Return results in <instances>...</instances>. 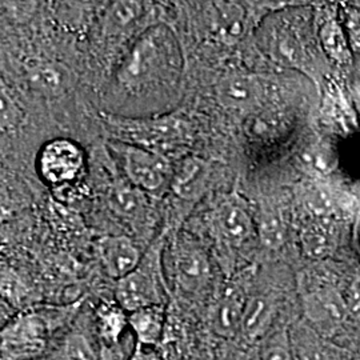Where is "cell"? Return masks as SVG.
<instances>
[{
	"label": "cell",
	"instance_id": "14",
	"mask_svg": "<svg viewBox=\"0 0 360 360\" xmlns=\"http://www.w3.org/2000/svg\"><path fill=\"white\" fill-rule=\"evenodd\" d=\"M210 174L211 167L206 160L195 156L186 158L179 167L174 169L169 186L181 199L195 200L205 193Z\"/></svg>",
	"mask_w": 360,
	"mask_h": 360
},
{
	"label": "cell",
	"instance_id": "31",
	"mask_svg": "<svg viewBox=\"0 0 360 360\" xmlns=\"http://www.w3.org/2000/svg\"><path fill=\"white\" fill-rule=\"evenodd\" d=\"M345 297H346L349 316L360 321V275L354 279Z\"/></svg>",
	"mask_w": 360,
	"mask_h": 360
},
{
	"label": "cell",
	"instance_id": "18",
	"mask_svg": "<svg viewBox=\"0 0 360 360\" xmlns=\"http://www.w3.org/2000/svg\"><path fill=\"white\" fill-rule=\"evenodd\" d=\"M212 26L219 40L226 44L236 43L245 32V8L238 3H215Z\"/></svg>",
	"mask_w": 360,
	"mask_h": 360
},
{
	"label": "cell",
	"instance_id": "16",
	"mask_svg": "<svg viewBox=\"0 0 360 360\" xmlns=\"http://www.w3.org/2000/svg\"><path fill=\"white\" fill-rule=\"evenodd\" d=\"M278 306L270 296L257 295L247 299L240 334L248 342L266 338L275 319Z\"/></svg>",
	"mask_w": 360,
	"mask_h": 360
},
{
	"label": "cell",
	"instance_id": "22",
	"mask_svg": "<svg viewBox=\"0 0 360 360\" xmlns=\"http://www.w3.org/2000/svg\"><path fill=\"white\" fill-rule=\"evenodd\" d=\"M259 360H299L287 330L275 331L264 339Z\"/></svg>",
	"mask_w": 360,
	"mask_h": 360
},
{
	"label": "cell",
	"instance_id": "1",
	"mask_svg": "<svg viewBox=\"0 0 360 360\" xmlns=\"http://www.w3.org/2000/svg\"><path fill=\"white\" fill-rule=\"evenodd\" d=\"M184 70L181 46L166 25L147 28L117 67L116 80L131 95L175 89Z\"/></svg>",
	"mask_w": 360,
	"mask_h": 360
},
{
	"label": "cell",
	"instance_id": "34",
	"mask_svg": "<svg viewBox=\"0 0 360 360\" xmlns=\"http://www.w3.org/2000/svg\"><path fill=\"white\" fill-rule=\"evenodd\" d=\"M129 360H160L158 355L150 351V348L135 347L132 356Z\"/></svg>",
	"mask_w": 360,
	"mask_h": 360
},
{
	"label": "cell",
	"instance_id": "13",
	"mask_svg": "<svg viewBox=\"0 0 360 360\" xmlns=\"http://www.w3.org/2000/svg\"><path fill=\"white\" fill-rule=\"evenodd\" d=\"M247 299L238 288L226 290L219 296L208 311V324L214 334L226 339L240 334Z\"/></svg>",
	"mask_w": 360,
	"mask_h": 360
},
{
	"label": "cell",
	"instance_id": "10",
	"mask_svg": "<svg viewBox=\"0 0 360 360\" xmlns=\"http://www.w3.org/2000/svg\"><path fill=\"white\" fill-rule=\"evenodd\" d=\"M211 227L219 242L239 248L257 235L255 221L238 196H226L211 215Z\"/></svg>",
	"mask_w": 360,
	"mask_h": 360
},
{
	"label": "cell",
	"instance_id": "9",
	"mask_svg": "<svg viewBox=\"0 0 360 360\" xmlns=\"http://www.w3.org/2000/svg\"><path fill=\"white\" fill-rule=\"evenodd\" d=\"M302 309L309 326L321 334H333L349 316L346 297L333 285L303 288Z\"/></svg>",
	"mask_w": 360,
	"mask_h": 360
},
{
	"label": "cell",
	"instance_id": "20",
	"mask_svg": "<svg viewBox=\"0 0 360 360\" xmlns=\"http://www.w3.org/2000/svg\"><path fill=\"white\" fill-rule=\"evenodd\" d=\"M255 227L257 239L266 248L276 251L283 247L287 239V230L283 218L279 212L267 208L262 210Z\"/></svg>",
	"mask_w": 360,
	"mask_h": 360
},
{
	"label": "cell",
	"instance_id": "35",
	"mask_svg": "<svg viewBox=\"0 0 360 360\" xmlns=\"http://www.w3.org/2000/svg\"><path fill=\"white\" fill-rule=\"evenodd\" d=\"M354 243L360 252V214L358 215L355 227H354Z\"/></svg>",
	"mask_w": 360,
	"mask_h": 360
},
{
	"label": "cell",
	"instance_id": "32",
	"mask_svg": "<svg viewBox=\"0 0 360 360\" xmlns=\"http://www.w3.org/2000/svg\"><path fill=\"white\" fill-rule=\"evenodd\" d=\"M347 30L349 39L355 47L360 49V15L351 13L347 18Z\"/></svg>",
	"mask_w": 360,
	"mask_h": 360
},
{
	"label": "cell",
	"instance_id": "11",
	"mask_svg": "<svg viewBox=\"0 0 360 360\" xmlns=\"http://www.w3.org/2000/svg\"><path fill=\"white\" fill-rule=\"evenodd\" d=\"M217 99L224 108L239 112H254L264 102L266 87L252 74H229L217 84Z\"/></svg>",
	"mask_w": 360,
	"mask_h": 360
},
{
	"label": "cell",
	"instance_id": "19",
	"mask_svg": "<svg viewBox=\"0 0 360 360\" xmlns=\"http://www.w3.org/2000/svg\"><path fill=\"white\" fill-rule=\"evenodd\" d=\"M95 324L102 345L116 347L129 327V312L117 303H102L95 311Z\"/></svg>",
	"mask_w": 360,
	"mask_h": 360
},
{
	"label": "cell",
	"instance_id": "5",
	"mask_svg": "<svg viewBox=\"0 0 360 360\" xmlns=\"http://www.w3.org/2000/svg\"><path fill=\"white\" fill-rule=\"evenodd\" d=\"M257 43L272 62L294 68L297 71L309 72L307 46L302 39V34L296 30L294 23L285 16H272L267 19L257 32Z\"/></svg>",
	"mask_w": 360,
	"mask_h": 360
},
{
	"label": "cell",
	"instance_id": "15",
	"mask_svg": "<svg viewBox=\"0 0 360 360\" xmlns=\"http://www.w3.org/2000/svg\"><path fill=\"white\" fill-rule=\"evenodd\" d=\"M129 327L136 339V347L159 346L166 330V306H151L129 312Z\"/></svg>",
	"mask_w": 360,
	"mask_h": 360
},
{
	"label": "cell",
	"instance_id": "33",
	"mask_svg": "<svg viewBox=\"0 0 360 360\" xmlns=\"http://www.w3.org/2000/svg\"><path fill=\"white\" fill-rule=\"evenodd\" d=\"M98 360H122L119 351L116 347H110V346H103L101 345V348L98 349Z\"/></svg>",
	"mask_w": 360,
	"mask_h": 360
},
{
	"label": "cell",
	"instance_id": "12",
	"mask_svg": "<svg viewBox=\"0 0 360 360\" xmlns=\"http://www.w3.org/2000/svg\"><path fill=\"white\" fill-rule=\"evenodd\" d=\"M96 250L104 271L116 281L135 270L143 257L138 245L124 235H105L98 240Z\"/></svg>",
	"mask_w": 360,
	"mask_h": 360
},
{
	"label": "cell",
	"instance_id": "25",
	"mask_svg": "<svg viewBox=\"0 0 360 360\" xmlns=\"http://www.w3.org/2000/svg\"><path fill=\"white\" fill-rule=\"evenodd\" d=\"M60 360H98V351L86 335L72 331L65 338Z\"/></svg>",
	"mask_w": 360,
	"mask_h": 360
},
{
	"label": "cell",
	"instance_id": "26",
	"mask_svg": "<svg viewBox=\"0 0 360 360\" xmlns=\"http://www.w3.org/2000/svg\"><path fill=\"white\" fill-rule=\"evenodd\" d=\"M23 122L20 107L15 102L10 92L0 84V132H16Z\"/></svg>",
	"mask_w": 360,
	"mask_h": 360
},
{
	"label": "cell",
	"instance_id": "29",
	"mask_svg": "<svg viewBox=\"0 0 360 360\" xmlns=\"http://www.w3.org/2000/svg\"><path fill=\"white\" fill-rule=\"evenodd\" d=\"M31 80H34L43 90L56 91L63 84V72L56 70L53 65H40L35 68Z\"/></svg>",
	"mask_w": 360,
	"mask_h": 360
},
{
	"label": "cell",
	"instance_id": "17",
	"mask_svg": "<svg viewBox=\"0 0 360 360\" xmlns=\"http://www.w3.org/2000/svg\"><path fill=\"white\" fill-rule=\"evenodd\" d=\"M300 247L306 257L321 260L330 257L336 247L331 219H318L300 232Z\"/></svg>",
	"mask_w": 360,
	"mask_h": 360
},
{
	"label": "cell",
	"instance_id": "28",
	"mask_svg": "<svg viewBox=\"0 0 360 360\" xmlns=\"http://www.w3.org/2000/svg\"><path fill=\"white\" fill-rule=\"evenodd\" d=\"M0 296L13 307H20L26 299L27 287L16 272L0 271Z\"/></svg>",
	"mask_w": 360,
	"mask_h": 360
},
{
	"label": "cell",
	"instance_id": "23",
	"mask_svg": "<svg viewBox=\"0 0 360 360\" xmlns=\"http://www.w3.org/2000/svg\"><path fill=\"white\" fill-rule=\"evenodd\" d=\"M304 203L318 219H331L336 210L334 193L319 184L309 186L304 193Z\"/></svg>",
	"mask_w": 360,
	"mask_h": 360
},
{
	"label": "cell",
	"instance_id": "3",
	"mask_svg": "<svg viewBox=\"0 0 360 360\" xmlns=\"http://www.w3.org/2000/svg\"><path fill=\"white\" fill-rule=\"evenodd\" d=\"M52 311V309H51ZM51 311L23 309L0 327V360L40 359L49 347L55 321Z\"/></svg>",
	"mask_w": 360,
	"mask_h": 360
},
{
	"label": "cell",
	"instance_id": "24",
	"mask_svg": "<svg viewBox=\"0 0 360 360\" xmlns=\"http://www.w3.org/2000/svg\"><path fill=\"white\" fill-rule=\"evenodd\" d=\"M143 4L135 1L114 3L107 15V27L110 32H117L131 26L135 20L142 18Z\"/></svg>",
	"mask_w": 360,
	"mask_h": 360
},
{
	"label": "cell",
	"instance_id": "6",
	"mask_svg": "<svg viewBox=\"0 0 360 360\" xmlns=\"http://www.w3.org/2000/svg\"><path fill=\"white\" fill-rule=\"evenodd\" d=\"M131 186L142 193H159L171 184L174 169L168 158L129 143H114Z\"/></svg>",
	"mask_w": 360,
	"mask_h": 360
},
{
	"label": "cell",
	"instance_id": "7",
	"mask_svg": "<svg viewBox=\"0 0 360 360\" xmlns=\"http://www.w3.org/2000/svg\"><path fill=\"white\" fill-rule=\"evenodd\" d=\"M86 166V155L77 142L65 138L46 143L37 159L40 178L47 184L59 187L70 184L82 175Z\"/></svg>",
	"mask_w": 360,
	"mask_h": 360
},
{
	"label": "cell",
	"instance_id": "30",
	"mask_svg": "<svg viewBox=\"0 0 360 360\" xmlns=\"http://www.w3.org/2000/svg\"><path fill=\"white\" fill-rule=\"evenodd\" d=\"M306 159L311 167L319 172H328L333 169V156L328 154L324 148H309L306 153Z\"/></svg>",
	"mask_w": 360,
	"mask_h": 360
},
{
	"label": "cell",
	"instance_id": "4",
	"mask_svg": "<svg viewBox=\"0 0 360 360\" xmlns=\"http://www.w3.org/2000/svg\"><path fill=\"white\" fill-rule=\"evenodd\" d=\"M108 124L119 132L120 142L135 144L167 158L168 153L183 148L190 139V132L183 120L175 116L154 119L107 117Z\"/></svg>",
	"mask_w": 360,
	"mask_h": 360
},
{
	"label": "cell",
	"instance_id": "21",
	"mask_svg": "<svg viewBox=\"0 0 360 360\" xmlns=\"http://www.w3.org/2000/svg\"><path fill=\"white\" fill-rule=\"evenodd\" d=\"M323 51L339 65H346L351 60V52L343 27L335 19L324 22L319 31Z\"/></svg>",
	"mask_w": 360,
	"mask_h": 360
},
{
	"label": "cell",
	"instance_id": "8",
	"mask_svg": "<svg viewBox=\"0 0 360 360\" xmlns=\"http://www.w3.org/2000/svg\"><path fill=\"white\" fill-rule=\"evenodd\" d=\"M172 270L178 288L187 295H199L211 283V264L205 250L186 235L175 240Z\"/></svg>",
	"mask_w": 360,
	"mask_h": 360
},
{
	"label": "cell",
	"instance_id": "2",
	"mask_svg": "<svg viewBox=\"0 0 360 360\" xmlns=\"http://www.w3.org/2000/svg\"><path fill=\"white\" fill-rule=\"evenodd\" d=\"M165 235L143 254L136 269L116 283V303L127 312L151 306H166L167 283L163 272Z\"/></svg>",
	"mask_w": 360,
	"mask_h": 360
},
{
	"label": "cell",
	"instance_id": "27",
	"mask_svg": "<svg viewBox=\"0 0 360 360\" xmlns=\"http://www.w3.org/2000/svg\"><path fill=\"white\" fill-rule=\"evenodd\" d=\"M143 195L144 193L134 186L119 187L111 193V205L114 210L123 215H134L144 207Z\"/></svg>",
	"mask_w": 360,
	"mask_h": 360
}]
</instances>
